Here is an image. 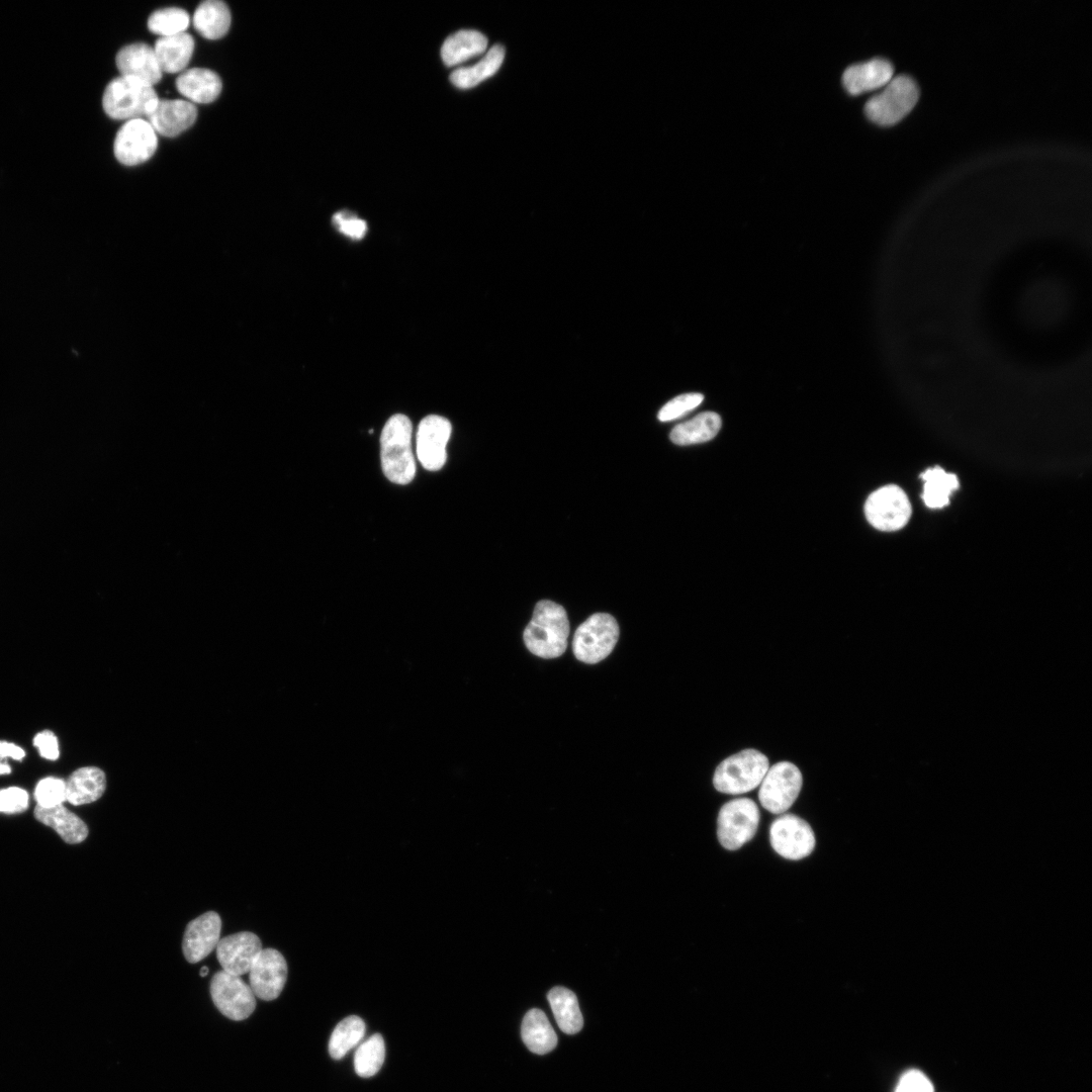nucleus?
I'll return each mask as SVG.
<instances>
[{
  "label": "nucleus",
  "mask_w": 1092,
  "mask_h": 1092,
  "mask_svg": "<svg viewBox=\"0 0 1092 1092\" xmlns=\"http://www.w3.org/2000/svg\"><path fill=\"white\" fill-rule=\"evenodd\" d=\"M569 621L564 608L552 601H539L525 628L523 639L528 650L536 656L559 657L567 647Z\"/></svg>",
  "instance_id": "obj_1"
},
{
  "label": "nucleus",
  "mask_w": 1092,
  "mask_h": 1092,
  "mask_svg": "<svg viewBox=\"0 0 1092 1092\" xmlns=\"http://www.w3.org/2000/svg\"><path fill=\"white\" fill-rule=\"evenodd\" d=\"M412 433V423L402 414L390 417L382 429L380 437L382 470L386 478L396 484L410 483L416 474Z\"/></svg>",
  "instance_id": "obj_2"
},
{
  "label": "nucleus",
  "mask_w": 1092,
  "mask_h": 1092,
  "mask_svg": "<svg viewBox=\"0 0 1092 1092\" xmlns=\"http://www.w3.org/2000/svg\"><path fill=\"white\" fill-rule=\"evenodd\" d=\"M768 767L765 754L754 748L743 749L717 765L713 786L723 794L741 795L757 788Z\"/></svg>",
  "instance_id": "obj_3"
},
{
  "label": "nucleus",
  "mask_w": 1092,
  "mask_h": 1092,
  "mask_svg": "<svg viewBox=\"0 0 1092 1092\" xmlns=\"http://www.w3.org/2000/svg\"><path fill=\"white\" fill-rule=\"evenodd\" d=\"M158 101V95L153 87L120 76L106 86L102 105L109 117L129 120L148 116Z\"/></svg>",
  "instance_id": "obj_4"
},
{
  "label": "nucleus",
  "mask_w": 1092,
  "mask_h": 1092,
  "mask_svg": "<svg viewBox=\"0 0 1092 1092\" xmlns=\"http://www.w3.org/2000/svg\"><path fill=\"white\" fill-rule=\"evenodd\" d=\"M919 88L915 80L905 74L892 78L884 89L870 98L864 106L867 116L881 125L899 121L915 105Z\"/></svg>",
  "instance_id": "obj_5"
},
{
  "label": "nucleus",
  "mask_w": 1092,
  "mask_h": 1092,
  "mask_svg": "<svg viewBox=\"0 0 1092 1092\" xmlns=\"http://www.w3.org/2000/svg\"><path fill=\"white\" fill-rule=\"evenodd\" d=\"M619 633V625L612 615H592L575 630L572 640L574 656L589 664L604 660L617 644Z\"/></svg>",
  "instance_id": "obj_6"
},
{
  "label": "nucleus",
  "mask_w": 1092,
  "mask_h": 1092,
  "mask_svg": "<svg viewBox=\"0 0 1092 1092\" xmlns=\"http://www.w3.org/2000/svg\"><path fill=\"white\" fill-rule=\"evenodd\" d=\"M760 820L757 804L749 798H737L725 803L717 818V837L728 850H736L756 833Z\"/></svg>",
  "instance_id": "obj_7"
},
{
  "label": "nucleus",
  "mask_w": 1092,
  "mask_h": 1092,
  "mask_svg": "<svg viewBox=\"0 0 1092 1092\" xmlns=\"http://www.w3.org/2000/svg\"><path fill=\"white\" fill-rule=\"evenodd\" d=\"M803 785L799 767L788 760L768 767L758 791L760 805L772 814H783L797 800Z\"/></svg>",
  "instance_id": "obj_8"
},
{
  "label": "nucleus",
  "mask_w": 1092,
  "mask_h": 1092,
  "mask_svg": "<svg viewBox=\"0 0 1092 1092\" xmlns=\"http://www.w3.org/2000/svg\"><path fill=\"white\" fill-rule=\"evenodd\" d=\"M209 991L215 1007L229 1019H247L256 1008V996L240 976L218 971L210 981Z\"/></svg>",
  "instance_id": "obj_9"
},
{
  "label": "nucleus",
  "mask_w": 1092,
  "mask_h": 1092,
  "mask_svg": "<svg viewBox=\"0 0 1092 1092\" xmlns=\"http://www.w3.org/2000/svg\"><path fill=\"white\" fill-rule=\"evenodd\" d=\"M864 514L874 528L886 532L897 531L907 524L911 505L899 486L886 485L870 494Z\"/></svg>",
  "instance_id": "obj_10"
},
{
  "label": "nucleus",
  "mask_w": 1092,
  "mask_h": 1092,
  "mask_svg": "<svg viewBox=\"0 0 1092 1092\" xmlns=\"http://www.w3.org/2000/svg\"><path fill=\"white\" fill-rule=\"evenodd\" d=\"M769 841L781 856L799 860L815 848L814 831L804 819L794 814H782L769 827Z\"/></svg>",
  "instance_id": "obj_11"
},
{
  "label": "nucleus",
  "mask_w": 1092,
  "mask_h": 1092,
  "mask_svg": "<svg viewBox=\"0 0 1092 1092\" xmlns=\"http://www.w3.org/2000/svg\"><path fill=\"white\" fill-rule=\"evenodd\" d=\"M157 146V134L150 122L134 118L125 121L118 129L113 150L119 163L134 166L148 161Z\"/></svg>",
  "instance_id": "obj_12"
},
{
  "label": "nucleus",
  "mask_w": 1092,
  "mask_h": 1092,
  "mask_svg": "<svg viewBox=\"0 0 1092 1092\" xmlns=\"http://www.w3.org/2000/svg\"><path fill=\"white\" fill-rule=\"evenodd\" d=\"M451 431L450 422L441 416L430 415L420 422L416 448L418 459L425 469L436 471L444 466Z\"/></svg>",
  "instance_id": "obj_13"
},
{
  "label": "nucleus",
  "mask_w": 1092,
  "mask_h": 1092,
  "mask_svg": "<svg viewBox=\"0 0 1092 1092\" xmlns=\"http://www.w3.org/2000/svg\"><path fill=\"white\" fill-rule=\"evenodd\" d=\"M287 979V964L277 949L263 948L250 971V987L256 997L272 1001L281 994Z\"/></svg>",
  "instance_id": "obj_14"
},
{
  "label": "nucleus",
  "mask_w": 1092,
  "mask_h": 1092,
  "mask_svg": "<svg viewBox=\"0 0 1092 1092\" xmlns=\"http://www.w3.org/2000/svg\"><path fill=\"white\" fill-rule=\"evenodd\" d=\"M262 949V942L255 933L241 931L219 939L216 958L222 971L241 977L249 973Z\"/></svg>",
  "instance_id": "obj_15"
},
{
  "label": "nucleus",
  "mask_w": 1092,
  "mask_h": 1092,
  "mask_svg": "<svg viewBox=\"0 0 1092 1092\" xmlns=\"http://www.w3.org/2000/svg\"><path fill=\"white\" fill-rule=\"evenodd\" d=\"M221 919L214 911H208L191 920L182 941L184 958L190 964L206 958L219 941Z\"/></svg>",
  "instance_id": "obj_16"
},
{
  "label": "nucleus",
  "mask_w": 1092,
  "mask_h": 1092,
  "mask_svg": "<svg viewBox=\"0 0 1092 1092\" xmlns=\"http://www.w3.org/2000/svg\"><path fill=\"white\" fill-rule=\"evenodd\" d=\"M116 66L121 77L153 87L162 78V70L154 49L138 42L123 47L116 55Z\"/></svg>",
  "instance_id": "obj_17"
},
{
  "label": "nucleus",
  "mask_w": 1092,
  "mask_h": 1092,
  "mask_svg": "<svg viewBox=\"0 0 1092 1092\" xmlns=\"http://www.w3.org/2000/svg\"><path fill=\"white\" fill-rule=\"evenodd\" d=\"M197 109L191 102L159 100L154 110L148 115L150 124L156 132L173 138L188 129L196 120Z\"/></svg>",
  "instance_id": "obj_18"
},
{
  "label": "nucleus",
  "mask_w": 1092,
  "mask_h": 1092,
  "mask_svg": "<svg viewBox=\"0 0 1092 1092\" xmlns=\"http://www.w3.org/2000/svg\"><path fill=\"white\" fill-rule=\"evenodd\" d=\"M893 73L894 67L890 61L875 58L849 66L843 73L842 82L848 93L856 95L885 86Z\"/></svg>",
  "instance_id": "obj_19"
},
{
  "label": "nucleus",
  "mask_w": 1092,
  "mask_h": 1092,
  "mask_svg": "<svg viewBox=\"0 0 1092 1092\" xmlns=\"http://www.w3.org/2000/svg\"><path fill=\"white\" fill-rule=\"evenodd\" d=\"M106 789V777L96 766L76 769L66 781V801L74 806L93 803L101 798Z\"/></svg>",
  "instance_id": "obj_20"
},
{
  "label": "nucleus",
  "mask_w": 1092,
  "mask_h": 1092,
  "mask_svg": "<svg viewBox=\"0 0 1092 1092\" xmlns=\"http://www.w3.org/2000/svg\"><path fill=\"white\" fill-rule=\"evenodd\" d=\"M177 90L196 103L214 101L222 88L220 78L208 69L192 68L181 73L176 79Z\"/></svg>",
  "instance_id": "obj_21"
},
{
  "label": "nucleus",
  "mask_w": 1092,
  "mask_h": 1092,
  "mask_svg": "<svg viewBox=\"0 0 1092 1092\" xmlns=\"http://www.w3.org/2000/svg\"><path fill=\"white\" fill-rule=\"evenodd\" d=\"M154 52L162 72L179 73L188 65L193 52L194 40L186 32L157 39Z\"/></svg>",
  "instance_id": "obj_22"
},
{
  "label": "nucleus",
  "mask_w": 1092,
  "mask_h": 1092,
  "mask_svg": "<svg viewBox=\"0 0 1092 1092\" xmlns=\"http://www.w3.org/2000/svg\"><path fill=\"white\" fill-rule=\"evenodd\" d=\"M34 816L39 822L52 827L67 843H80L88 835L85 822L63 805L52 808L36 806Z\"/></svg>",
  "instance_id": "obj_23"
},
{
  "label": "nucleus",
  "mask_w": 1092,
  "mask_h": 1092,
  "mask_svg": "<svg viewBox=\"0 0 1092 1092\" xmlns=\"http://www.w3.org/2000/svg\"><path fill=\"white\" fill-rule=\"evenodd\" d=\"M487 38L479 31L462 29L448 36L441 48V57L448 67L461 64L485 52Z\"/></svg>",
  "instance_id": "obj_24"
},
{
  "label": "nucleus",
  "mask_w": 1092,
  "mask_h": 1092,
  "mask_svg": "<svg viewBox=\"0 0 1092 1092\" xmlns=\"http://www.w3.org/2000/svg\"><path fill=\"white\" fill-rule=\"evenodd\" d=\"M522 1039L527 1048L538 1055H545L555 1049L557 1035L540 1009H531L524 1016L521 1028Z\"/></svg>",
  "instance_id": "obj_25"
},
{
  "label": "nucleus",
  "mask_w": 1092,
  "mask_h": 1092,
  "mask_svg": "<svg viewBox=\"0 0 1092 1092\" xmlns=\"http://www.w3.org/2000/svg\"><path fill=\"white\" fill-rule=\"evenodd\" d=\"M721 418L714 412H705L676 425L669 439L676 445H692L712 440L720 431Z\"/></svg>",
  "instance_id": "obj_26"
},
{
  "label": "nucleus",
  "mask_w": 1092,
  "mask_h": 1092,
  "mask_svg": "<svg viewBox=\"0 0 1092 1092\" xmlns=\"http://www.w3.org/2000/svg\"><path fill=\"white\" fill-rule=\"evenodd\" d=\"M231 12L228 5L219 0L202 2L193 15V25L200 35L207 39H218L229 30Z\"/></svg>",
  "instance_id": "obj_27"
},
{
  "label": "nucleus",
  "mask_w": 1092,
  "mask_h": 1092,
  "mask_svg": "<svg viewBox=\"0 0 1092 1092\" xmlns=\"http://www.w3.org/2000/svg\"><path fill=\"white\" fill-rule=\"evenodd\" d=\"M506 51L502 44L493 46L485 56L471 67H462L450 75L451 83L461 89L475 87L485 79L493 76L500 68Z\"/></svg>",
  "instance_id": "obj_28"
},
{
  "label": "nucleus",
  "mask_w": 1092,
  "mask_h": 1092,
  "mask_svg": "<svg viewBox=\"0 0 1092 1092\" xmlns=\"http://www.w3.org/2000/svg\"><path fill=\"white\" fill-rule=\"evenodd\" d=\"M547 998L559 1028L567 1034L577 1033L583 1020L575 994L566 988L554 987Z\"/></svg>",
  "instance_id": "obj_29"
},
{
  "label": "nucleus",
  "mask_w": 1092,
  "mask_h": 1092,
  "mask_svg": "<svg viewBox=\"0 0 1092 1092\" xmlns=\"http://www.w3.org/2000/svg\"><path fill=\"white\" fill-rule=\"evenodd\" d=\"M924 480L922 498L931 509L946 506L949 495L958 489L959 481L954 474L945 472L940 467L929 468L921 474Z\"/></svg>",
  "instance_id": "obj_30"
},
{
  "label": "nucleus",
  "mask_w": 1092,
  "mask_h": 1092,
  "mask_svg": "<svg viewBox=\"0 0 1092 1092\" xmlns=\"http://www.w3.org/2000/svg\"><path fill=\"white\" fill-rule=\"evenodd\" d=\"M365 1034V1023L356 1015H351L340 1021L332 1032L329 1041L330 1056L340 1060L354 1046H356Z\"/></svg>",
  "instance_id": "obj_31"
},
{
  "label": "nucleus",
  "mask_w": 1092,
  "mask_h": 1092,
  "mask_svg": "<svg viewBox=\"0 0 1092 1092\" xmlns=\"http://www.w3.org/2000/svg\"><path fill=\"white\" fill-rule=\"evenodd\" d=\"M385 1058L383 1037L375 1033L363 1041L354 1056L355 1072L360 1077L374 1076L382 1067Z\"/></svg>",
  "instance_id": "obj_32"
},
{
  "label": "nucleus",
  "mask_w": 1092,
  "mask_h": 1092,
  "mask_svg": "<svg viewBox=\"0 0 1092 1092\" xmlns=\"http://www.w3.org/2000/svg\"><path fill=\"white\" fill-rule=\"evenodd\" d=\"M188 13L176 7L164 8L153 12L148 19L151 32L163 36L183 33L189 25Z\"/></svg>",
  "instance_id": "obj_33"
},
{
  "label": "nucleus",
  "mask_w": 1092,
  "mask_h": 1092,
  "mask_svg": "<svg viewBox=\"0 0 1092 1092\" xmlns=\"http://www.w3.org/2000/svg\"><path fill=\"white\" fill-rule=\"evenodd\" d=\"M34 798L41 808L63 805L66 801V782L53 777L40 780L35 787Z\"/></svg>",
  "instance_id": "obj_34"
},
{
  "label": "nucleus",
  "mask_w": 1092,
  "mask_h": 1092,
  "mask_svg": "<svg viewBox=\"0 0 1092 1092\" xmlns=\"http://www.w3.org/2000/svg\"><path fill=\"white\" fill-rule=\"evenodd\" d=\"M703 399V394L697 392L677 395L659 410L657 418L660 422L676 420L699 406Z\"/></svg>",
  "instance_id": "obj_35"
},
{
  "label": "nucleus",
  "mask_w": 1092,
  "mask_h": 1092,
  "mask_svg": "<svg viewBox=\"0 0 1092 1092\" xmlns=\"http://www.w3.org/2000/svg\"><path fill=\"white\" fill-rule=\"evenodd\" d=\"M28 806V794L20 788L10 787L0 790V812L20 813Z\"/></svg>",
  "instance_id": "obj_36"
},
{
  "label": "nucleus",
  "mask_w": 1092,
  "mask_h": 1092,
  "mask_svg": "<svg viewBox=\"0 0 1092 1092\" xmlns=\"http://www.w3.org/2000/svg\"><path fill=\"white\" fill-rule=\"evenodd\" d=\"M333 222L342 234L355 240L363 238L367 231V223L364 219L347 211L335 213L333 215Z\"/></svg>",
  "instance_id": "obj_37"
},
{
  "label": "nucleus",
  "mask_w": 1092,
  "mask_h": 1092,
  "mask_svg": "<svg viewBox=\"0 0 1092 1092\" xmlns=\"http://www.w3.org/2000/svg\"><path fill=\"white\" fill-rule=\"evenodd\" d=\"M895 1092H934V1089L921 1071L909 1070L900 1078Z\"/></svg>",
  "instance_id": "obj_38"
},
{
  "label": "nucleus",
  "mask_w": 1092,
  "mask_h": 1092,
  "mask_svg": "<svg viewBox=\"0 0 1092 1092\" xmlns=\"http://www.w3.org/2000/svg\"><path fill=\"white\" fill-rule=\"evenodd\" d=\"M33 744L37 747L41 757L56 760L59 757V743L57 736L49 730L37 733L33 738Z\"/></svg>",
  "instance_id": "obj_39"
},
{
  "label": "nucleus",
  "mask_w": 1092,
  "mask_h": 1092,
  "mask_svg": "<svg viewBox=\"0 0 1092 1092\" xmlns=\"http://www.w3.org/2000/svg\"><path fill=\"white\" fill-rule=\"evenodd\" d=\"M25 756V751L18 745L0 740V762H5L7 757H11L15 760H21Z\"/></svg>",
  "instance_id": "obj_40"
},
{
  "label": "nucleus",
  "mask_w": 1092,
  "mask_h": 1092,
  "mask_svg": "<svg viewBox=\"0 0 1092 1092\" xmlns=\"http://www.w3.org/2000/svg\"><path fill=\"white\" fill-rule=\"evenodd\" d=\"M10 772H11L10 765L8 763H6V762H0V776L1 775H7V774H10Z\"/></svg>",
  "instance_id": "obj_41"
},
{
  "label": "nucleus",
  "mask_w": 1092,
  "mask_h": 1092,
  "mask_svg": "<svg viewBox=\"0 0 1092 1092\" xmlns=\"http://www.w3.org/2000/svg\"><path fill=\"white\" fill-rule=\"evenodd\" d=\"M208 972H209L208 968L206 966H204V967L201 968L199 975L201 977H205L208 974Z\"/></svg>",
  "instance_id": "obj_42"
}]
</instances>
